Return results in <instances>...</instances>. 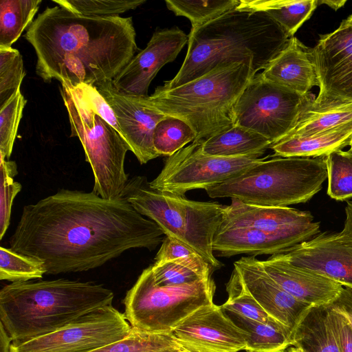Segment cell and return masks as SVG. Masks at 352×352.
Listing matches in <instances>:
<instances>
[{"instance_id":"obj_37","label":"cell","mask_w":352,"mask_h":352,"mask_svg":"<svg viewBox=\"0 0 352 352\" xmlns=\"http://www.w3.org/2000/svg\"><path fill=\"white\" fill-rule=\"evenodd\" d=\"M74 13L91 17H116L134 10L145 0H52Z\"/></svg>"},{"instance_id":"obj_26","label":"cell","mask_w":352,"mask_h":352,"mask_svg":"<svg viewBox=\"0 0 352 352\" xmlns=\"http://www.w3.org/2000/svg\"><path fill=\"white\" fill-rule=\"evenodd\" d=\"M318 4V0H240L237 8L266 13L292 38Z\"/></svg>"},{"instance_id":"obj_52","label":"cell","mask_w":352,"mask_h":352,"mask_svg":"<svg viewBox=\"0 0 352 352\" xmlns=\"http://www.w3.org/2000/svg\"><path fill=\"white\" fill-rule=\"evenodd\" d=\"M351 144H352V142H351Z\"/></svg>"},{"instance_id":"obj_46","label":"cell","mask_w":352,"mask_h":352,"mask_svg":"<svg viewBox=\"0 0 352 352\" xmlns=\"http://www.w3.org/2000/svg\"><path fill=\"white\" fill-rule=\"evenodd\" d=\"M346 219L343 231L352 238V200L348 201L345 208Z\"/></svg>"},{"instance_id":"obj_43","label":"cell","mask_w":352,"mask_h":352,"mask_svg":"<svg viewBox=\"0 0 352 352\" xmlns=\"http://www.w3.org/2000/svg\"><path fill=\"white\" fill-rule=\"evenodd\" d=\"M329 324L341 352H352V327L346 318L329 305Z\"/></svg>"},{"instance_id":"obj_44","label":"cell","mask_w":352,"mask_h":352,"mask_svg":"<svg viewBox=\"0 0 352 352\" xmlns=\"http://www.w3.org/2000/svg\"><path fill=\"white\" fill-rule=\"evenodd\" d=\"M329 305L342 314L352 327V288L343 286L340 294Z\"/></svg>"},{"instance_id":"obj_33","label":"cell","mask_w":352,"mask_h":352,"mask_svg":"<svg viewBox=\"0 0 352 352\" xmlns=\"http://www.w3.org/2000/svg\"><path fill=\"white\" fill-rule=\"evenodd\" d=\"M228 300L221 307L231 314L261 322L271 318L245 287L239 271L234 267L226 284Z\"/></svg>"},{"instance_id":"obj_42","label":"cell","mask_w":352,"mask_h":352,"mask_svg":"<svg viewBox=\"0 0 352 352\" xmlns=\"http://www.w3.org/2000/svg\"><path fill=\"white\" fill-rule=\"evenodd\" d=\"M71 85L94 112L105 120L122 135L114 112L95 85L85 83Z\"/></svg>"},{"instance_id":"obj_13","label":"cell","mask_w":352,"mask_h":352,"mask_svg":"<svg viewBox=\"0 0 352 352\" xmlns=\"http://www.w3.org/2000/svg\"><path fill=\"white\" fill-rule=\"evenodd\" d=\"M312 52L320 88L313 104L352 102V23L343 20L336 30L320 35Z\"/></svg>"},{"instance_id":"obj_23","label":"cell","mask_w":352,"mask_h":352,"mask_svg":"<svg viewBox=\"0 0 352 352\" xmlns=\"http://www.w3.org/2000/svg\"><path fill=\"white\" fill-rule=\"evenodd\" d=\"M352 142V122L306 137H287L273 144L274 156L317 157L342 150Z\"/></svg>"},{"instance_id":"obj_40","label":"cell","mask_w":352,"mask_h":352,"mask_svg":"<svg viewBox=\"0 0 352 352\" xmlns=\"http://www.w3.org/2000/svg\"><path fill=\"white\" fill-rule=\"evenodd\" d=\"M17 173L16 162L0 155V239L8 228L13 201L22 188L14 181Z\"/></svg>"},{"instance_id":"obj_39","label":"cell","mask_w":352,"mask_h":352,"mask_svg":"<svg viewBox=\"0 0 352 352\" xmlns=\"http://www.w3.org/2000/svg\"><path fill=\"white\" fill-rule=\"evenodd\" d=\"M25 72L22 55L13 47L0 49V107L21 89Z\"/></svg>"},{"instance_id":"obj_29","label":"cell","mask_w":352,"mask_h":352,"mask_svg":"<svg viewBox=\"0 0 352 352\" xmlns=\"http://www.w3.org/2000/svg\"><path fill=\"white\" fill-rule=\"evenodd\" d=\"M41 0L0 1V49L11 47L33 22Z\"/></svg>"},{"instance_id":"obj_2","label":"cell","mask_w":352,"mask_h":352,"mask_svg":"<svg viewBox=\"0 0 352 352\" xmlns=\"http://www.w3.org/2000/svg\"><path fill=\"white\" fill-rule=\"evenodd\" d=\"M132 17H91L58 6L38 14L24 34L45 82L113 80L138 50Z\"/></svg>"},{"instance_id":"obj_27","label":"cell","mask_w":352,"mask_h":352,"mask_svg":"<svg viewBox=\"0 0 352 352\" xmlns=\"http://www.w3.org/2000/svg\"><path fill=\"white\" fill-rule=\"evenodd\" d=\"M313 100L302 111L294 126L284 138L306 137L352 122V102L319 107L314 105Z\"/></svg>"},{"instance_id":"obj_15","label":"cell","mask_w":352,"mask_h":352,"mask_svg":"<svg viewBox=\"0 0 352 352\" xmlns=\"http://www.w3.org/2000/svg\"><path fill=\"white\" fill-rule=\"evenodd\" d=\"M116 115L122 134L141 164L160 156L153 143L157 124L166 115L146 104L142 96L120 91L112 80L94 85Z\"/></svg>"},{"instance_id":"obj_41","label":"cell","mask_w":352,"mask_h":352,"mask_svg":"<svg viewBox=\"0 0 352 352\" xmlns=\"http://www.w3.org/2000/svg\"><path fill=\"white\" fill-rule=\"evenodd\" d=\"M151 265L155 283L160 286L189 284L202 278L190 269L173 262Z\"/></svg>"},{"instance_id":"obj_1","label":"cell","mask_w":352,"mask_h":352,"mask_svg":"<svg viewBox=\"0 0 352 352\" xmlns=\"http://www.w3.org/2000/svg\"><path fill=\"white\" fill-rule=\"evenodd\" d=\"M165 236L123 197L61 189L23 207L10 248L56 275L99 267L131 249L153 250Z\"/></svg>"},{"instance_id":"obj_20","label":"cell","mask_w":352,"mask_h":352,"mask_svg":"<svg viewBox=\"0 0 352 352\" xmlns=\"http://www.w3.org/2000/svg\"><path fill=\"white\" fill-rule=\"evenodd\" d=\"M261 263L267 274L285 291L311 306L331 304L343 286L312 270L294 265L281 254L272 255Z\"/></svg>"},{"instance_id":"obj_8","label":"cell","mask_w":352,"mask_h":352,"mask_svg":"<svg viewBox=\"0 0 352 352\" xmlns=\"http://www.w3.org/2000/svg\"><path fill=\"white\" fill-rule=\"evenodd\" d=\"M60 94L66 107L71 137H77L83 147L94 179V192L106 199L122 197L129 181L124 169L131 148L124 138L94 112L67 81Z\"/></svg>"},{"instance_id":"obj_21","label":"cell","mask_w":352,"mask_h":352,"mask_svg":"<svg viewBox=\"0 0 352 352\" xmlns=\"http://www.w3.org/2000/svg\"><path fill=\"white\" fill-rule=\"evenodd\" d=\"M260 74L264 79L301 95L319 87L312 48L294 36Z\"/></svg>"},{"instance_id":"obj_7","label":"cell","mask_w":352,"mask_h":352,"mask_svg":"<svg viewBox=\"0 0 352 352\" xmlns=\"http://www.w3.org/2000/svg\"><path fill=\"white\" fill-rule=\"evenodd\" d=\"M122 197L140 214L154 221L166 236L197 252L214 271L223 266L214 256L212 241L226 206L157 191L151 188L144 176L129 179Z\"/></svg>"},{"instance_id":"obj_4","label":"cell","mask_w":352,"mask_h":352,"mask_svg":"<svg viewBox=\"0 0 352 352\" xmlns=\"http://www.w3.org/2000/svg\"><path fill=\"white\" fill-rule=\"evenodd\" d=\"M103 285L59 278L11 283L0 290V323L13 343L55 331L98 308L112 305Z\"/></svg>"},{"instance_id":"obj_30","label":"cell","mask_w":352,"mask_h":352,"mask_svg":"<svg viewBox=\"0 0 352 352\" xmlns=\"http://www.w3.org/2000/svg\"><path fill=\"white\" fill-rule=\"evenodd\" d=\"M184 349L173 333H155L131 327L124 338L88 352H175Z\"/></svg>"},{"instance_id":"obj_49","label":"cell","mask_w":352,"mask_h":352,"mask_svg":"<svg viewBox=\"0 0 352 352\" xmlns=\"http://www.w3.org/2000/svg\"><path fill=\"white\" fill-rule=\"evenodd\" d=\"M289 352H298V349H296V347H292L289 349Z\"/></svg>"},{"instance_id":"obj_47","label":"cell","mask_w":352,"mask_h":352,"mask_svg":"<svg viewBox=\"0 0 352 352\" xmlns=\"http://www.w3.org/2000/svg\"><path fill=\"white\" fill-rule=\"evenodd\" d=\"M319 3H325L333 9L338 10L346 3V1H319Z\"/></svg>"},{"instance_id":"obj_5","label":"cell","mask_w":352,"mask_h":352,"mask_svg":"<svg viewBox=\"0 0 352 352\" xmlns=\"http://www.w3.org/2000/svg\"><path fill=\"white\" fill-rule=\"evenodd\" d=\"M256 74L243 63L223 65L184 85L160 86L142 97L164 115L187 122L196 133L195 141H202L233 125L234 104Z\"/></svg>"},{"instance_id":"obj_50","label":"cell","mask_w":352,"mask_h":352,"mask_svg":"<svg viewBox=\"0 0 352 352\" xmlns=\"http://www.w3.org/2000/svg\"><path fill=\"white\" fill-rule=\"evenodd\" d=\"M175 352H192V351H188V350H187L186 349H184L182 350H180V351H175Z\"/></svg>"},{"instance_id":"obj_12","label":"cell","mask_w":352,"mask_h":352,"mask_svg":"<svg viewBox=\"0 0 352 352\" xmlns=\"http://www.w3.org/2000/svg\"><path fill=\"white\" fill-rule=\"evenodd\" d=\"M131 326L112 305L98 308L58 330L21 343L11 352H88L129 335Z\"/></svg>"},{"instance_id":"obj_6","label":"cell","mask_w":352,"mask_h":352,"mask_svg":"<svg viewBox=\"0 0 352 352\" xmlns=\"http://www.w3.org/2000/svg\"><path fill=\"white\" fill-rule=\"evenodd\" d=\"M265 159L205 190L212 198L230 197L248 204L283 207L308 201L327 179L326 156Z\"/></svg>"},{"instance_id":"obj_32","label":"cell","mask_w":352,"mask_h":352,"mask_svg":"<svg viewBox=\"0 0 352 352\" xmlns=\"http://www.w3.org/2000/svg\"><path fill=\"white\" fill-rule=\"evenodd\" d=\"M196 133L183 120L166 116L155 126L153 143L160 155L170 156L195 141Z\"/></svg>"},{"instance_id":"obj_51","label":"cell","mask_w":352,"mask_h":352,"mask_svg":"<svg viewBox=\"0 0 352 352\" xmlns=\"http://www.w3.org/2000/svg\"><path fill=\"white\" fill-rule=\"evenodd\" d=\"M296 349H297V348H296ZM298 352H302V351H300V350L298 349Z\"/></svg>"},{"instance_id":"obj_19","label":"cell","mask_w":352,"mask_h":352,"mask_svg":"<svg viewBox=\"0 0 352 352\" xmlns=\"http://www.w3.org/2000/svg\"><path fill=\"white\" fill-rule=\"evenodd\" d=\"M234 267L239 271L248 292L267 315L294 333L312 306L285 291L267 274L261 260L255 256L241 257L234 263Z\"/></svg>"},{"instance_id":"obj_14","label":"cell","mask_w":352,"mask_h":352,"mask_svg":"<svg viewBox=\"0 0 352 352\" xmlns=\"http://www.w3.org/2000/svg\"><path fill=\"white\" fill-rule=\"evenodd\" d=\"M226 206L221 228L252 227L294 243L308 241L320 232V223L314 216L287 206H263L231 199ZM219 227V228H220Z\"/></svg>"},{"instance_id":"obj_38","label":"cell","mask_w":352,"mask_h":352,"mask_svg":"<svg viewBox=\"0 0 352 352\" xmlns=\"http://www.w3.org/2000/svg\"><path fill=\"white\" fill-rule=\"evenodd\" d=\"M26 102L21 89H19L0 107V155L6 160H9L11 156Z\"/></svg>"},{"instance_id":"obj_28","label":"cell","mask_w":352,"mask_h":352,"mask_svg":"<svg viewBox=\"0 0 352 352\" xmlns=\"http://www.w3.org/2000/svg\"><path fill=\"white\" fill-rule=\"evenodd\" d=\"M231 314L234 322L248 333L246 352H285L292 345V331L274 319L261 322Z\"/></svg>"},{"instance_id":"obj_3","label":"cell","mask_w":352,"mask_h":352,"mask_svg":"<svg viewBox=\"0 0 352 352\" xmlns=\"http://www.w3.org/2000/svg\"><path fill=\"white\" fill-rule=\"evenodd\" d=\"M188 50L182 67L164 88L195 80L223 65L243 63L255 74L263 70L286 46L289 37L266 13L230 10L188 35Z\"/></svg>"},{"instance_id":"obj_22","label":"cell","mask_w":352,"mask_h":352,"mask_svg":"<svg viewBox=\"0 0 352 352\" xmlns=\"http://www.w3.org/2000/svg\"><path fill=\"white\" fill-rule=\"evenodd\" d=\"M296 245L283 238L252 227L219 228L212 241V249L220 256L239 254H277Z\"/></svg>"},{"instance_id":"obj_48","label":"cell","mask_w":352,"mask_h":352,"mask_svg":"<svg viewBox=\"0 0 352 352\" xmlns=\"http://www.w3.org/2000/svg\"><path fill=\"white\" fill-rule=\"evenodd\" d=\"M346 22L352 23V14H351L346 19L344 20Z\"/></svg>"},{"instance_id":"obj_36","label":"cell","mask_w":352,"mask_h":352,"mask_svg":"<svg viewBox=\"0 0 352 352\" xmlns=\"http://www.w3.org/2000/svg\"><path fill=\"white\" fill-rule=\"evenodd\" d=\"M173 262L186 267L202 278L212 276V266L197 252L169 236H165L155 258V263Z\"/></svg>"},{"instance_id":"obj_24","label":"cell","mask_w":352,"mask_h":352,"mask_svg":"<svg viewBox=\"0 0 352 352\" xmlns=\"http://www.w3.org/2000/svg\"><path fill=\"white\" fill-rule=\"evenodd\" d=\"M272 144L267 138L250 129L232 125L229 129L202 140L201 149L205 154L217 157H261Z\"/></svg>"},{"instance_id":"obj_17","label":"cell","mask_w":352,"mask_h":352,"mask_svg":"<svg viewBox=\"0 0 352 352\" xmlns=\"http://www.w3.org/2000/svg\"><path fill=\"white\" fill-rule=\"evenodd\" d=\"M188 41V35L177 27L155 31L146 47L113 78V85L128 95L148 96L149 85L157 72L176 58Z\"/></svg>"},{"instance_id":"obj_35","label":"cell","mask_w":352,"mask_h":352,"mask_svg":"<svg viewBox=\"0 0 352 352\" xmlns=\"http://www.w3.org/2000/svg\"><path fill=\"white\" fill-rule=\"evenodd\" d=\"M44 274H46V269L41 261L10 248H0V280L25 282L41 278Z\"/></svg>"},{"instance_id":"obj_9","label":"cell","mask_w":352,"mask_h":352,"mask_svg":"<svg viewBox=\"0 0 352 352\" xmlns=\"http://www.w3.org/2000/svg\"><path fill=\"white\" fill-rule=\"evenodd\" d=\"M215 289L212 276L189 284L160 286L150 265L126 293L124 314L131 327L155 333H173L195 311L214 303Z\"/></svg>"},{"instance_id":"obj_16","label":"cell","mask_w":352,"mask_h":352,"mask_svg":"<svg viewBox=\"0 0 352 352\" xmlns=\"http://www.w3.org/2000/svg\"><path fill=\"white\" fill-rule=\"evenodd\" d=\"M173 333L192 352H239L245 349L248 336L214 303L195 311Z\"/></svg>"},{"instance_id":"obj_18","label":"cell","mask_w":352,"mask_h":352,"mask_svg":"<svg viewBox=\"0 0 352 352\" xmlns=\"http://www.w3.org/2000/svg\"><path fill=\"white\" fill-rule=\"evenodd\" d=\"M281 254L294 265L352 288V238L343 230L318 234Z\"/></svg>"},{"instance_id":"obj_34","label":"cell","mask_w":352,"mask_h":352,"mask_svg":"<svg viewBox=\"0 0 352 352\" xmlns=\"http://www.w3.org/2000/svg\"><path fill=\"white\" fill-rule=\"evenodd\" d=\"M327 194L338 201L352 197V144L326 156Z\"/></svg>"},{"instance_id":"obj_31","label":"cell","mask_w":352,"mask_h":352,"mask_svg":"<svg viewBox=\"0 0 352 352\" xmlns=\"http://www.w3.org/2000/svg\"><path fill=\"white\" fill-rule=\"evenodd\" d=\"M165 3L168 10L189 19L191 28H196L236 8L240 0H166Z\"/></svg>"},{"instance_id":"obj_45","label":"cell","mask_w":352,"mask_h":352,"mask_svg":"<svg viewBox=\"0 0 352 352\" xmlns=\"http://www.w3.org/2000/svg\"><path fill=\"white\" fill-rule=\"evenodd\" d=\"M12 340L0 323V352H11Z\"/></svg>"},{"instance_id":"obj_10","label":"cell","mask_w":352,"mask_h":352,"mask_svg":"<svg viewBox=\"0 0 352 352\" xmlns=\"http://www.w3.org/2000/svg\"><path fill=\"white\" fill-rule=\"evenodd\" d=\"M313 100L309 94L301 95L287 89L264 79L258 73L234 104L233 125L250 129L273 144L291 131Z\"/></svg>"},{"instance_id":"obj_11","label":"cell","mask_w":352,"mask_h":352,"mask_svg":"<svg viewBox=\"0 0 352 352\" xmlns=\"http://www.w3.org/2000/svg\"><path fill=\"white\" fill-rule=\"evenodd\" d=\"M265 158L209 155L202 151L201 141H194L168 157L149 185L160 192L184 196L189 190H206L234 177Z\"/></svg>"},{"instance_id":"obj_25","label":"cell","mask_w":352,"mask_h":352,"mask_svg":"<svg viewBox=\"0 0 352 352\" xmlns=\"http://www.w3.org/2000/svg\"><path fill=\"white\" fill-rule=\"evenodd\" d=\"M292 346L302 352H341L331 330L327 305L312 306L292 336Z\"/></svg>"}]
</instances>
